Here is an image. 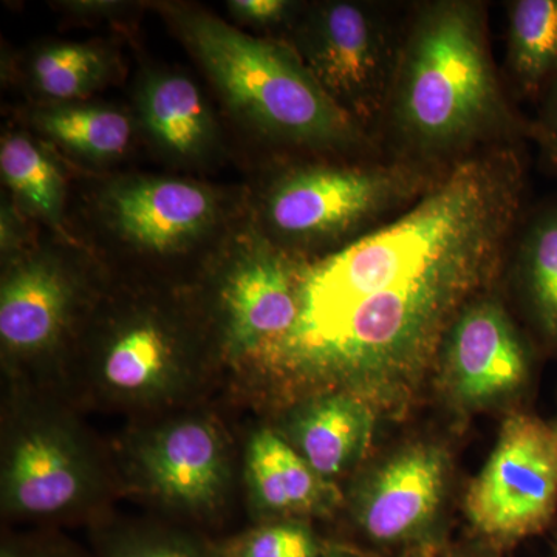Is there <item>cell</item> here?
<instances>
[{
    "mask_svg": "<svg viewBox=\"0 0 557 557\" xmlns=\"http://www.w3.org/2000/svg\"><path fill=\"white\" fill-rule=\"evenodd\" d=\"M522 193L515 150L471 157L394 222L300 267L298 321L259 362L270 383L293 403L338 391L405 408L496 277Z\"/></svg>",
    "mask_w": 557,
    "mask_h": 557,
    "instance_id": "cell-1",
    "label": "cell"
},
{
    "mask_svg": "<svg viewBox=\"0 0 557 557\" xmlns=\"http://www.w3.org/2000/svg\"><path fill=\"white\" fill-rule=\"evenodd\" d=\"M392 123L417 156L465 148L509 121L482 7L429 3L418 13L395 65Z\"/></svg>",
    "mask_w": 557,
    "mask_h": 557,
    "instance_id": "cell-2",
    "label": "cell"
},
{
    "mask_svg": "<svg viewBox=\"0 0 557 557\" xmlns=\"http://www.w3.org/2000/svg\"><path fill=\"white\" fill-rule=\"evenodd\" d=\"M185 32L226 100L260 129L311 145L357 139L355 120L292 51L209 16L190 17Z\"/></svg>",
    "mask_w": 557,
    "mask_h": 557,
    "instance_id": "cell-3",
    "label": "cell"
},
{
    "mask_svg": "<svg viewBox=\"0 0 557 557\" xmlns=\"http://www.w3.org/2000/svg\"><path fill=\"white\" fill-rule=\"evenodd\" d=\"M104 493V468L75 420L44 401L14 403L2 437L3 516L27 522L81 518Z\"/></svg>",
    "mask_w": 557,
    "mask_h": 557,
    "instance_id": "cell-4",
    "label": "cell"
},
{
    "mask_svg": "<svg viewBox=\"0 0 557 557\" xmlns=\"http://www.w3.org/2000/svg\"><path fill=\"white\" fill-rule=\"evenodd\" d=\"M557 515V421L512 412L465 496L480 545L496 552L547 531Z\"/></svg>",
    "mask_w": 557,
    "mask_h": 557,
    "instance_id": "cell-5",
    "label": "cell"
},
{
    "mask_svg": "<svg viewBox=\"0 0 557 557\" xmlns=\"http://www.w3.org/2000/svg\"><path fill=\"white\" fill-rule=\"evenodd\" d=\"M450 457L438 443L399 446L351 487V523L359 537L386 557H437L450 485Z\"/></svg>",
    "mask_w": 557,
    "mask_h": 557,
    "instance_id": "cell-6",
    "label": "cell"
},
{
    "mask_svg": "<svg viewBox=\"0 0 557 557\" xmlns=\"http://www.w3.org/2000/svg\"><path fill=\"white\" fill-rule=\"evenodd\" d=\"M132 486L180 518H218L233 485V458L214 418L185 413L138 432L126 449Z\"/></svg>",
    "mask_w": 557,
    "mask_h": 557,
    "instance_id": "cell-7",
    "label": "cell"
},
{
    "mask_svg": "<svg viewBox=\"0 0 557 557\" xmlns=\"http://www.w3.org/2000/svg\"><path fill=\"white\" fill-rule=\"evenodd\" d=\"M434 370L446 401L475 413L522 397L533 381L534 357L504 304L485 293L450 325Z\"/></svg>",
    "mask_w": 557,
    "mask_h": 557,
    "instance_id": "cell-8",
    "label": "cell"
},
{
    "mask_svg": "<svg viewBox=\"0 0 557 557\" xmlns=\"http://www.w3.org/2000/svg\"><path fill=\"white\" fill-rule=\"evenodd\" d=\"M423 186L424 175L408 166L309 168L278 183L270 219L288 236H330L383 214Z\"/></svg>",
    "mask_w": 557,
    "mask_h": 557,
    "instance_id": "cell-9",
    "label": "cell"
},
{
    "mask_svg": "<svg viewBox=\"0 0 557 557\" xmlns=\"http://www.w3.org/2000/svg\"><path fill=\"white\" fill-rule=\"evenodd\" d=\"M307 70L351 119L368 121L394 83L392 51L381 22L355 3H329L304 33Z\"/></svg>",
    "mask_w": 557,
    "mask_h": 557,
    "instance_id": "cell-10",
    "label": "cell"
},
{
    "mask_svg": "<svg viewBox=\"0 0 557 557\" xmlns=\"http://www.w3.org/2000/svg\"><path fill=\"white\" fill-rule=\"evenodd\" d=\"M185 341L153 314L116 325L90 366L89 384L110 405L153 409L174 405L199 386Z\"/></svg>",
    "mask_w": 557,
    "mask_h": 557,
    "instance_id": "cell-11",
    "label": "cell"
},
{
    "mask_svg": "<svg viewBox=\"0 0 557 557\" xmlns=\"http://www.w3.org/2000/svg\"><path fill=\"white\" fill-rule=\"evenodd\" d=\"M300 267L269 248L237 263L222 288L225 350L236 362L262 361L295 327Z\"/></svg>",
    "mask_w": 557,
    "mask_h": 557,
    "instance_id": "cell-12",
    "label": "cell"
},
{
    "mask_svg": "<svg viewBox=\"0 0 557 557\" xmlns=\"http://www.w3.org/2000/svg\"><path fill=\"white\" fill-rule=\"evenodd\" d=\"M245 485L258 522L329 518L343 502L338 485L321 478L277 429L263 428L245 449Z\"/></svg>",
    "mask_w": 557,
    "mask_h": 557,
    "instance_id": "cell-13",
    "label": "cell"
},
{
    "mask_svg": "<svg viewBox=\"0 0 557 557\" xmlns=\"http://www.w3.org/2000/svg\"><path fill=\"white\" fill-rule=\"evenodd\" d=\"M292 405L277 431L322 479L338 485L368 453L379 409L338 391L310 395Z\"/></svg>",
    "mask_w": 557,
    "mask_h": 557,
    "instance_id": "cell-14",
    "label": "cell"
},
{
    "mask_svg": "<svg viewBox=\"0 0 557 557\" xmlns=\"http://www.w3.org/2000/svg\"><path fill=\"white\" fill-rule=\"evenodd\" d=\"M75 306V285L54 263L30 260L3 278L0 339L16 362L49 357L60 346Z\"/></svg>",
    "mask_w": 557,
    "mask_h": 557,
    "instance_id": "cell-15",
    "label": "cell"
},
{
    "mask_svg": "<svg viewBox=\"0 0 557 557\" xmlns=\"http://www.w3.org/2000/svg\"><path fill=\"white\" fill-rule=\"evenodd\" d=\"M212 207L207 190L171 180L138 183L120 190L113 199L121 230L157 251L172 248L203 228Z\"/></svg>",
    "mask_w": 557,
    "mask_h": 557,
    "instance_id": "cell-16",
    "label": "cell"
},
{
    "mask_svg": "<svg viewBox=\"0 0 557 557\" xmlns=\"http://www.w3.org/2000/svg\"><path fill=\"white\" fill-rule=\"evenodd\" d=\"M516 284L542 346L557 354V199L537 209L520 236Z\"/></svg>",
    "mask_w": 557,
    "mask_h": 557,
    "instance_id": "cell-17",
    "label": "cell"
},
{
    "mask_svg": "<svg viewBox=\"0 0 557 557\" xmlns=\"http://www.w3.org/2000/svg\"><path fill=\"white\" fill-rule=\"evenodd\" d=\"M508 62L523 94H544L557 76V0L509 5Z\"/></svg>",
    "mask_w": 557,
    "mask_h": 557,
    "instance_id": "cell-18",
    "label": "cell"
},
{
    "mask_svg": "<svg viewBox=\"0 0 557 557\" xmlns=\"http://www.w3.org/2000/svg\"><path fill=\"white\" fill-rule=\"evenodd\" d=\"M145 119L150 132L178 153H194L208 135V116L199 90L188 78L153 81L145 95Z\"/></svg>",
    "mask_w": 557,
    "mask_h": 557,
    "instance_id": "cell-19",
    "label": "cell"
},
{
    "mask_svg": "<svg viewBox=\"0 0 557 557\" xmlns=\"http://www.w3.org/2000/svg\"><path fill=\"white\" fill-rule=\"evenodd\" d=\"M95 557H218L212 542L180 528L150 522L101 523Z\"/></svg>",
    "mask_w": 557,
    "mask_h": 557,
    "instance_id": "cell-20",
    "label": "cell"
},
{
    "mask_svg": "<svg viewBox=\"0 0 557 557\" xmlns=\"http://www.w3.org/2000/svg\"><path fill=\"white\" fill-rule=\"evenodd\" d=\"M39 124L69 148L94 157L119 156L126 149L131 124L108 109H57L42 113Z\"/></svg>",
    "mask_w": 557,
    "mask_h": 557,
    "instance_id": "cell-21",
    "label": "cell"
},
{
    "mask_svg": "<svg viewBox=\"0 0 557 557\" xmlns=\"http://www.w3.org/2000/svg\"><path fill=\"white\" fill-rule=\"evenodd\" d=\"M211 542L218 557H324L332 544L310 520L300 519L258 522L236 536Z\"/></svg>",
    "mask_w": 557,
    "mask_h": 557,
    "instance_id": "cell-22",
    "label": "cell"
},
{
    "mask_svg": "<svg viewBox=\"0 0 557 557\" xmlns=\"http://www.w3.org/2000/svg\"><path fill=\"white\" fill-rule=\"evenodd\" d=\"M0 168L11 188L47 218H60L62 183L53 163L30 139L9 137L0 149Z\"/></svg>",
    "mask_w": 557,
    "mask_h": 557,
    "instance_id": "cell-23",
    "label": "cell"
},
{
    "mask_svg": "<svg viewBox=\"0 0 557 557\" xmlns=\"http://www.w3.org/2000/svg\"><path fill=\"white\" fill-rule=\"evenodd\" d=\"M102 64L97 51L84 46L53 47L35 61V79L44 94L69 100L89 91L101 79Z\"/></svg>",
    "mask_w": 557,
    "mask_h": 557,
    "instance_id": "cell-24",
    "label": "cell"
},
{
    "mask_svg": "<svg viewBox=\"0 0 557 557\" xmlns=\"http://www.w3.org/2000/svg\"><path fill=\"white\" fill-rule=\"evenodd\" d=\"M0 557H95L65 539L46 533L9 534L2 539Z\"/></svg>",
    "mask_w": 557,
    "mask_h": 557,
    "instance_id": "cell-25",
    "label": "cell"
},
{
    "mask_svg": "<svg viewBox=\"0 0 557 557\" xmlns=\"http://www.w3.org/2000/svg\"><path fill=\"white\" fill-rule=\"evenodd\" d=\"M533 134L557 174V76L542 94L541 112L534 123Z\"/></svg>",
    "mask_w": 557,
    "mask_h": 557,
    "instance_id": "cell-26",
    "label": "cell"
},
{
    "mask_svg": "<svg viewBox=\"0 0 557 557\" xmlns=\"http://www.w3.org/2000/svg\"><path fill=\"white\" fill-rule=\"evenodd\" d=\"M230 7L248 20L273 22L284 16L288 9V2H284V0H236V2H231Z\"/></svg>",
    "mask_w": 557,
    "mask_h": 557,
    "instance_id": "cell-27",
    "label": "cell"
},
{
    "mask_svg": "<svg viewBox=\"0 0 557 557\" xmlns=\"http://www.w3.org/2000/svg\"><path fill=\"white\" fill-rule=\"evenodd\" d=\"M437 557H500V553L479 544L475 547H448L443 549Z\"/></svg>",
    "mask_w": 557,
    "mask_h": 557,
    "instance_id": "cell-28",
    "label": "cell"
},
{
    "mask_svg": "<svg viewBox=\"0 0 557 557\" xmlns=\"http://www.w3.org/2000/svg\"><path fill=\"white\" fill-rule=\"evenodd\" d=\"M324 557H376V556L370 555V553L364 552V549L350 547V545L335 544V542H332V544H330L327 553H325Z\"/></svg>",
    "mask_w": 557,
    "mask_h": 557,
    "instance_id": "cell-29",
    "label": "cell"
},
{
    "mask_svg": "<svg viewBox=\"0 0 557 557\" xmlns=\"http://www.w3.org/2000/svg\"><path fill=\"white\" fill-rule=\"evenodd\" d=\"M552 557H557V534L555 541H553Z\"/></svg>",
    "mask_w": 557,
    "mask_h": 557,
    "instance_id": "cell-30",
    "label": "cell"
}]
</instances>
